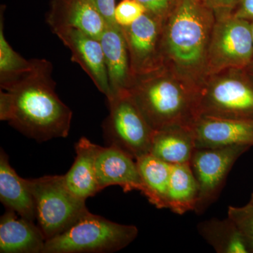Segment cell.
<instances>
[{"label": "cell", "instance_id": "obj_26", "mask_svg": "<svg viewBox=\"0 0 253 253\" xmlns=\"http://www.w3.org/2000/svg\"><path fill=\"white\" fill-rule=\"evenodd\" d=\"M142 5L146 12L163 20L172 7L174 0H136Z\"/></svg>", "mask_w": 253, "mask_h": 253}, {"label": "cell", "instance_id": "obj_24", "mask_svg": "<svg viewBox=\"0 0 253 253\" xmlns=\"http://www.w3.org/2000/svg\"><path fill=\"white\" fill-rule=\"evenodd\" d=\"M228 217L234 221L244 236L250 253H253V199L243 207L229 206Z\"/></svg>", "mask_w": 253, "mask_h": 253}, {"label": "cell", "instance_id": "obj_22", "mask_svg": "<svg viewBox=\"0 0 253 253\" xmlns=\"http://www.w3.org/2000/svg\"><path fill=\"white\" fill-rule=\"evenodd\" d=\"M198 230L218 253H250L244 236L229 217L203 221L198 226Z\"/></svg>", "mask_w": 253, "mask_h": 253}, {"label": "cell", "instance_id": "obj_1", "mask_svg": "<svg viewBox=\"0 0 253 253\" xmlns=\"http://www.w3.org/2000/svg\"><path fill=\"white\" fill-rule=\"evenodd\" d=\"M53 66L33 59L28 71L0 81V120L25 136L43 142L67 137L73 113L56 92Z\"/></svg>", "mask_w": 253, "mask_h": 253}, {"label": "cell", "instance_id": "obj_11", "mask_svg": "<svg viewBox=\"0 0 253 253\" xmlns=\"http://www.w3.org/2000/svg\"><path fill=\"white\" fill-rule=\"evenodd\" d=\"M54 34L71 51L72 61L83 68L106 99L111 98L112 93L100 41L75 28L61 30Z\"/></svg>", "mask_w": 253, "mask_h": 253}, {"label": "cell", "instance_id": "obj_5", "mask_svg": "<svg viewBox=\"0 0 253 253\" xmlns=\"http://www.w3.org/2000/svg\"><path fill=\"white\" fill-rule=\"evenodd\" d=\"M253 121V76L231 68L207 76L200 84L198 117Z\"/></svg>", "mask_w": 253, "mask_h": 253}, {"label": "cell", "instance_id": "obj_6", "mask_svg": "<svg viewBox=\"0 0 253 253\" xmlns=\"http://www.w3.org/2000/svg\"><path fill=\"white\" fill-rule=\"evenodd\" d=\"M27 179L36 203V220L46 241L64 232L89 212L86 201L68 189L64 176Z\"/></svg>", "mask_w": 253, "mask_h": 253}, {"label": "cell", "instance_id": "obj_20", "mask_svg": "<svg viewBox=\"0 0 253 253\" xmlns=\"http://www.w3.org/2000/svg\"><path fill=\"white\" fill-rule=\"evenodd\" d=\"M145 187L144 196L158 209L168 208V194L172 165L152 154L136 159Z\"/></svg>", "mask_w": 253, "mask_h": 253}, {"label": "cell", "instance_id": "obj_8", "mask_svg": "<svg viewBox=\"0 0 253 253\" xmlns=\"http://www.w3.org/2000/svg\"><path fill=\"white\" fill-rule=\"evenodd\" d=\"M253 61L251 21L233 14L216 18L208 44L205 78L224 70L246 68Z\"/></svg>", "mask_w": 253, "mask_h": 253}, {"label": "cell", "instance_id": "obj_7", "mask_svg": "<svg viewBox=\"0 0 253 253\" xmlns=\"http://www.w3.org/2000/svg\"><path fill=\"white\" fill-rule=\"evenodd\" d=\"M109 114L103 124L108 146L125 151L134 160L150 154L154 130L149 126L128 90L107 99Z\"/></svg>", "mask_w": 253, "mask_h": 253}, {"label": "cell", "instance_id": "obj_31", "mask_svg": "<svg viewBox=\"0 0 253 253\" xmlns=\"http://www.w3.org/2000/svg\"><path fill=\"white\" fill-rule=\"evenodd\" d=\"M251 32H252L253 42V21H251Z\"/></svg>", "mask_w": 253, "mask_h": 253}, {"label": "cell", "instance_id": "obj_9", "mask_svg": "<svg viewBox=\"0 0 253 253\" xmlns=\"http://www.w3.org/2000/svg\"><path fill=\"white\" fill-rule=\"evenodd\" d=\"M251 147L232 145L195 150L190 164L199 185L196 212H202L217 199L234 163Z\"/></svg>", "mask_w": 253, "mask_h": 253}, {"label": "cell", "instance_id": "obj_21", "mask_svg": "<svg viewBox=\"0 0 253 253\" xmlns=\"http://www.w3.org/2000/svg\"><path fill=\"white\" fill-rule=\"evenodd\" d=\"M199 189L191 164L172 165L168 194V208L177 214L195 211Z\"/></svg>", "mask_w": 253, "mask_h": 253}, {"label": "cell", "instance_id": "obj_16", "mask_svg": "<svg viewBox=\"0 0 253 253\" xmlns=\"http://www.w3.org/2000/svg\"><path fill=\"white\" fill-rule=\"evenodd\" d=\"M99 41L104 51L112 96L120 91L128 90L133 78L127 47L121 26L106 24Z\"/></svg>", "mask_w": 253, "mask_h": 253}, {"label": "cell", "instance_id": "obj_25", "mask_svg": "<svg viewBox=\"0 0 253 253\" xmlns=\"http://www.w3.org/2000/svg\"><path fill=\"white\" fill-rule=\"evenodd\" d=\"M146 9L136 0H125L116 6L115 18L121 27L128 26L141 17Z\"/></svg>", "mask_w": 253, "mask_h": 253}, {"label": "cell", "instance_id": "obj_18", "mask_svg": "<svg viewBox=\"0 0 253 253\" xmlns=\"http://www.w3.org/2000/svg\"><path fill=\"white\" fill-rule=\"evenodd\" d=\"M0 201L6 209L14 211L19 217L36 220V203L28 179L18 175L2 149L0 152Z\"/></svg>", "mask_w": 253, "mask_h": 253}, {"label": "cell", "instance_id": "obj_2", "mask_svg": "<svg viewBox=\"0 0 253 253\" xmlns=\"http://www.w3.org/2000/svg\"><path fill=\"white\" fill-rule=\"evenodd\" d=\"M215 20L203 0H174L162 21L164 66L201 83Z\"/></svg>", "mask_w": 253, "mask_h": 253}, {"label": "cell", "instance_id": "obj_10", "mask_svg": "<svg viewBox=\"0 0 253 253\" xmlns=\"http://www.w3.org/2000/svg\"><path fill=\"white\" fill-rule=\"evenodd\" d=\"M162 21L145 12L129 26H121L127 47L132 78L152 72L164 66Z\"/></svg>", "mask_w": 253, "mask_h": 253}, {"label": "cell", "instance_id": "obj_30", "mask_svg": "<svg viewBox=\"0 0 253 253\" xmlns=\"http://www.w3.org/2000/svg\"><path fill=\"white\" fill-rule=\"evenodd\" d=\"M246 68L247 69V71L253 76V61L251 63V64Z\"/></svg>", "mask_w": 253, "mask_h": 253}, {"label": "cell", "instance_id": "obj_23", "mask_svg": "<svg viewBox=\"0 0 253 253\" xmlns=\"http://www.w3.org/2000/svg\"><path fill=\"white\" fill-rule=\"evenodd\" d=\"M33 59L27 60L14 51L6 41L2 16L0 22V81H6L28 71Z\"/></svg>", "mask_w": 253, "mask_h": 253}, {"label": "cell", "instance_id": "obj_19", "mask_svg": "<svg viewBox=\"0 0 253 253\" xmlns=\"http://www.w3.org/2000/svg\"><path fill=\"white\" fill-rule=\"evenodd\" d=\"M196 149L192 126H172L155 131L150 154L171 165L191 162Z\"/></svg>", "mask_w": 253, "mask_h": 253}, {"label": "cell", "instance_id": "obj_15", "mask_svg": "<svg viewBox=\"0 0 253 253\" xmlns=\"http://www.w3.org/2000/svg\"><path fill=\"white\" fill-rule=\"evenodd\" d=\"M7 210L0 219V253H42L46 239L34 221Z\"/></svg>", "mask_w": 253, "mask_h": 253}, {"label": "cell", "instance_id": "obj_14", "mask_svg": "<svg viewBox=\"0 0 253 253\" xmlns=\"http://www.w3.org/2000/svg\"><path fill=\"white\" fill-rule=\"evenodd\" d=\"M47 22L54 33L75 28L99 41L106 27V22L92 0H63L54 6Z\"/></svg>", "mask_w": 253, "mask_h": 253}, {"label": "cell", "instance_id": "obj_27", "mask_svg": "<svg viewBox=\"0 0 253 253\" xmlns=\"http://www.w3.org/2000/svg\"><path fill=\"white\" fill-rule=\"evenodd\" d=\"M213 13L215 18L233 14L239 0H203Z\"/></svg>", "mask_w": 253, "mask_h": 253}, {"label": "cell", "instance_id": "obj_32", "mask_svg": "<svg viewBox=\"0 0 253 253\" xmlns=\"http://www.w3.org/2000/svg\"><path fill=\"white\" fill-rule=\"evenodd\" d=\"M251 199H253V193L252 194V196H251Z\"/></svg>", "mask_w": 253, "mask_h": 253}, {"label": "cell", "instance_id": "obj_4", "mask_svg": "<svg viewBox=\"0 0 253 253\" xmlns=\"http://www.w3.org/2000/svg\"><path fill=\"white\" fill-rule=\"evenodd\" d=\"M139 234L134 225L110 221L90 212L71 227L46 241L42 253H106L121 251Z\"/></svg>", "mask_w": 253, "mask_h": 253}, {"label": "cell", "instance_id": "obj_13", "mask_svg": "<svg viewBox=\"0 0 253 253\" xmlns=\"http://www.w3.org/2000/svg\"><path fill=\"white\" fill-rule=\"evenodd\" d=\"M96 177L99 191L117 185L124 192L139 191L144 194L145 187L136 160L115 146L101 147L96 160Z\"/></svg>", "mask_w": 253, "mask_h": 253}, {"label": "cell", "instance_id": "obj_17", "mask_svg": "<svg viewBox=\"0 0 253 253\" xmlns=\"http://www.w3.org/2000/svg\"><path fill=\"white\" fill-rule=\"evenodd\" d=\"M101 149L99 145L83 136L75 146L76 157L73 166L65 174L68 189L80 199L86 201L99 192L96 177V160Z\"/></svg>", "mask_w": 253, "mask_h": 253}, {"label": "cell", "instance_id": "obj_3", "mask_svg": "<svg viewBox=\"0 0 253 253\" xmlns=\"http://www.w3.org/2000/svg\"><path fill=\"white\" fill-rule=\"evenodd\" d=\"M200 84L163 66L133 78L128 89L154 131L172 126H192L198 118Z\"/></svg>", "mask_w": 253, "mask_h": 253}, {"label": "cell", "instance_id": "obj_28", "mask_svg": "<svg viewBox=\"0 0 253 253\" xmlns=\"http://www.w3.org/2000/svg\"><path fill=\"white\" fill-rule=\"evenodd\" d=\"M92 1L104 18L106 24L112 26L118 25L115 18L116 8L115 0H92Z\"/></svg>", "mask_w": 253, "mask_h": 253}, {"label": "cell", "instance_id": "obj_29", "mask_svg": "<svg viewBox=\"0 0 253 253\" xmlns=\"http://www.w3.org/2000/svg\"><path fill=\"white\" fill-rule=\"evenodd\" d=\"M233 15L249 21H253V0H239Z\"/></svg>", "mask_w": 253, "mask_h": 253}, {"label": "cell", "instance_id": "obj_12", "mask_svg": "<svg viewBox=\"0 0 253 253\" xmlns=\"http://www.w3.org/2000/svg\"><path fill=\"white\" fill-rule=\"evenodd\" d=\"M192 127L196 149L253 146V121L201 116Z\"/></svg>", "mask_w": 253, "mask_h": 253}]
</instances>
